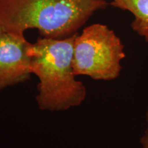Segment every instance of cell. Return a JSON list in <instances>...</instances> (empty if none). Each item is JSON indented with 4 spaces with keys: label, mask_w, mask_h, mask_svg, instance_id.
<instances>
[{
    "label": "cell",
    "mask_w": 148,
    "mask_h": 148,
    "mask_svg": "<svg viewBox=\"0 0 148 148\" xmlns=\"http://www.w3.org/2000/svg\"><path fill=\"white\" fill-rule=\"evenodd\" d=\"M146 127L143 136L140 138V143L141 148H148V104L145 112Z\"/></svg>",
    "instance_id": "obj_6"
},
{
    "label": "cell",
    "mask_w": 148,
    "mask_h": 148,
    "mask_svg": "<svg viewBox=\"0 0 148 148\" xmlns=\"http://www.w3.org/2000/svg\"><path fill=\"white\" fill-rule=\"evenodd\" d=\"M28 42L24 34H0V90L30 78L32 73L27 52Z\"/></svg>",
    "instance_id": "obj_4"
},
{
    "label": "cell",
    "mask_w": 148,
    "mask_h": 148,
    "mask_svg": "<svg viewBox=\"0 0 148 148\" xmlns=\"http://www.w3.org/2000/svg\"><path fill=\"white\" fill-rule=\"evenodd\" d=\"M5 32L4 29H3V27L1 26V25L0 24V34H1V33H2V32Z\"/></svg>",
    "instance_id": "obj_7"
},
{
    "label": "cell",
    "mask_w": 148,
    "mask_h": 148,
    "mask_svg": "<svg viewBox=\"0 0 148 148\" xmlns=\"http://www.w3.org/2000/svg\"><path fill=\"white\" fill-rule=\"evenodd\" d=\"M77 34L62 39L42 37L27 44L31 72L39 79L36 99L40 110H66L86 99V88L75 79L73 69Z\"/></svg>",
    "instance_id": "obj_1"
},
{
    "label": "cell",
    "mask_w": 148,
    "mask_h": 148,
    "mask_svg": "<svg viewBox=\"0 0 148 148\" xmlns=\"http://www.w3.org/2000/svg\"><path fill=\"white\" fill-rule=\"evenodd\" d=\"M108 5L105 0H0V24L5 32L36 29L45 38L62 39Z\"/></svg>",
    "instance_id": "obj_2"
},
{
    "label": "cell",
    "mask_w": 148,
    "mask_h": 148,
    "mask_svg": "<svg viewBox=\"0 0 148 148\" xmlns=\"http://www.w3.org/2000/svg\"><path fill=\"white\" fill-rule=\"evenodd\" d=\"M110 5L134 16L132 30L148 43V0H112Z\"/></svg>",
    "instance_id": "obj_5"
},
{
    "label": "cell",
    "mask_w": 148,
    "mask_h": 148,
    "mask_svg": "<svg viewBox=\"0 0 148 148\" xmlns=\"http://www.w3.org/2000/svg\"><path fill=\"white\" fill-rule=\"evenodd\" d=\"M125 58L120 38L106 25L86 27L74 41L73 69L75 75L95 80H112L119 76Z\"/></svg>",
    "instance_id": "obj_3"
}]
</instances>
